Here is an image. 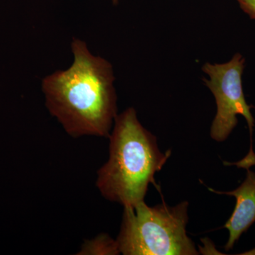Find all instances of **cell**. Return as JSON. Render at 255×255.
Here are the masks:
<instances>
[{
  "label": "cell",
  "mask_w": 255,
  "mask_h": 255,
  "mask_svg": "<svg viewBox=\"0 0 255 255\" xmlns=\"http://www.w3.org/2000/svg\"><path fill=\"white\" fill-rule=\"evenodd\" d=\"M245 63L244 57L238 53L228 63H206L203 65L202 70L209 76V79L203 78V81L212 92L217 105V112L211 125L210 135L216 141H224L237 126V116H243L246 119L251 132V150L237 165L248 169L255 164L252 142L255 119L243 92L242 76Z\"/></svg>",
  "instance_id": "cell-4"
},
{
  "label": "cell",
  "mask_w": 255,
  "mask_h": 255,
  "mask_svg": "<svg viewBox=\"0 0 255 255\" xmlns=\"http://www.w3.org/2000/svg\"><path fill=\"white\" fill-rule=\"evenodd\" d=\"M189 202L177 206H149L145 201L124 207L117 243L124 255H196L194 242L187 236Z\"/></svg>",
  "instance_id": "cell-3"
},
{
  "label": "cell",
  "mask_w": 255,
  "mask_h": 255,
  "mask_svg": "<svg viewBox=\"0 0 255 255\" xmlns=\"http://www.w3.org/2000/svg\"><path fill=\"white\" fill-rule=\"evenodd\" d=\"M247 171L244 182L235 190L219 191L209 189L215 194H226L236 199L234 211L224 226L229 232V238L225 246L226 251L233 249L243 233L255 222V173L250 168Z\"/></svg>",
  "instance_id": "cell-5"
},
{
  "label": "cell",
  "mask_w": 255,
  "mask_h": 255,
  "mask_svg": "<svg viewBox=\"0 0 255 255\" xmlns=\"http://www.w3.org/2000/svg\"><path fill=\"white\" fill-rule=\"evenodd\" d=\"M241 9L249 16L251 19H255V0H236Z\"/></svg>",
  "instance_id": "cell-7"
},
{
  "label": "cell",
  "mask_w": 255,
  "mask_h": 255,
  "mask_svg": "<svg viewBox=\"0 0 255 255\" xmlns=\"http://www.w3.org/2000/svg\"><path fill=\"white\" fill-rule=\"evenodd\" d=\"M121 254L117 241H114L109 235L101 234L100 236L86 241L82 245L81 250L78 255H111Z\"/></svg>",
  "instance_id": "cell-6"
},
{
  "label": "cell",
  "mask_w": 255,
  "mask_h": 255,
  "mask_svg": "<svg viewBox=\"0 0 255 255\" xmlns=\"http://www.w3.org/2000/svg\"><path fill=\"white\" fill-rule=\"evenodd\" d=\"M109 137L110 157L97 172L96 186L107 200L124 207L137 205L171 150L161 152L157 137L142 127L132 107L117 114Z\"/></svg>",
  "instance_id": "cell-2"
},
{
  "label": "cell",
  "mask_w": 255,
  "mask_h": 255,
  "mask_svg": "<svg viewBox=\"0 0 255 255\" xmlns=\"http://www.w3.org/2000/svg\"><path fill=\"white\" fill-rule=\"evenodd\" d=\"M119 0H112V2H113L114 4L117 5L118 4Z\"/></svg>",
  "instance_id": "cell-8"
},
{
  "label": "cell",
  "mask_w": 255,
  "mask_h": 255,
  "mask_svg": "<svg viewBox=\"0 0 255 255\" xmlns=\"http://www.w3.org/2000/svg\"><path fill=\"white\" fill-rule=\"evenodd\" d=\"M71 48V66L42 81L47 109L70 136L109 137L117 116L113 67L78 38Z\"/></svg>",
  "instance_id": "cell-1"
}]
</instances>
